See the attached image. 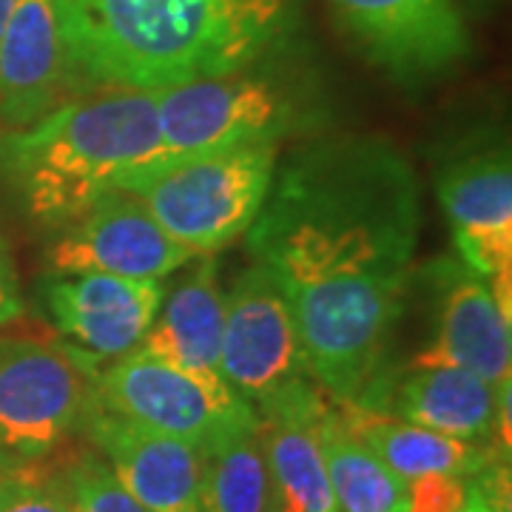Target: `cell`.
I'll list each match as a JSON object with an SVG mask.
<instances>
[{
	"instance_id": "cell-6",
	"label": "cell",
	"mask_w": 512,
	"mask_h": 512,
	"mask_svg": "<svg viewBox=\"0 0 512 512\" xmlns=\"http://www.w3.org/2000/svg\"><path fill=\"white\" fill-rule=\"evenodd\" d=\"M94 399L114 416L188 441L200 453L231 433L259 427L254 407L222 379L197 376L140 348L97 376Z\"/></svg>"
},
{
	"instance_id": "cell-26",
	"label": "cell",
	"mask_w": 512,
	"mask_h": 512,
	"mask_svg": "<svg viewBox=\"0 0 512 512\" xmlns=\"http://www.w3.org/2000/svg\"><path fill=\"white\" fill-rule=\"evenodd\" d=\"M20 313H23V299H20L15 259L9 254V245L0 237V325L15 322Z\"/></svg>"
},
{
	"instance_id": "cell-13",
	"label": "cell",
	"mask_w": 512,
	"mask_h": 512,
	"mask_svg": "<svg viewBox=\"0 0 512 512\" xmlns=\"http://www.w3.org/2000/svg\"><path fill=\"white\" fill-rule=\"evenodd\" d=\"M439 202L464 268L484 279L512 271V165L507 148L473 151L447 165L439 177Z\"/></svg>"
},
{
	"instance_id": "cell-24",
	"label": "cell",
	"mask_w": 512,
	"mask_h": 512,
	"mask_svg": "<svg viewBox=\"0 0 512 512\" xmlns=\"http://www.w3.org/2000/svg\"><path fill=\"white\" fill-rule=\"evenodd\" d=\"M467 504V478L430 473L404 484L399 512H461Z\"/></svg>"
},
{
	"instance_id": "cell-25",
	"label": "cell",
	"mask_w": 512,
	"mask_h": 512,
	"mask_svg": "<svg viewBox=\"0 0 512 512\" xmlns=\"http://www.w3.org/2000/svg\"><path fill=\"white\" fill-rule=\"evenodd\" d=\"M510 473L504 467H490L467 478V504L461 512H510Z\"/></svg>"
},
{
	"instance_id": "cell-1",
	"label": "cell",
	"mask_w": 512,
	"mask_h": 512,
	"mask_svg": "<svg viewBox=\"0 0 512 512\" xmlns=\"http://www.w3.org/2000/svg\"><path fill=\"white\" fill-rule=\"evenodd\" d=\"M419 231L413 165L379 137L299 151L245 231L248 251L285 293L311 376L339 404H359L379 379Z\"/></svg>"
},
{
	"instance_id": "cell-3",
	"label": "cell",
	"mask_w": 512,
	"mask_h": 512,
	"mask_svg": "<svg viewBox=\"0 0 512 512\" xmlns=\"http://www.w3.org/2000/svg\"><path fill=\"white\" fill-rule=\"evenodd\" d=\"M163 154L148 89H100L0 134V177L26 214L63 231Z\"/></svg>"
},
{
	"instance_id": "cell-27",
	"label": "cell",
	"mask_w": 512,
	"mask_h": 512,
	"mask_svg": "<svg viewBox=\"0 0 512 512\" xmlns=\"http://www.w3.org/2000/svg\"><path fill=\"white\" fill-rule=\"evenodd\" d=\"M15 3H18V0H0V37H3V32H6V23H9V18H12Z\"/></svg>"
},
{
	"instance_id": "cell-15",
	"label": "cell",
	"mask_w": 512,
	"mask_h": 512,
	"mask_svg": "<svg viewBox=\"0 0 512 512\" xmlns=\"http://www.w3.org/2000/svg\"><path fill=\"white\" fill-rule=\"evenodd\" d=\"M55 0H18L0 37V120L23 128L60 106L69 80Z\"/></svg>"
},
{
	"instance_id": "cell-28",
	"label": "cell",
	"mask_w": 512,
	"mask_h": 512,
	"mask_svg": "<svg viewBox=\"0 0 512 512\" xmlns=\"http://www.w3.org/2000/svg\"><path fill=\"white\" fill-rule=\"evenodd\" d=\"M396 512H399V510H396Z\"/></svg>"
},
{
	"instance_id": "cell-8",
	"label": "cell",
	"mask_w": 512,
	"mask_h": 512,
	"mask_svg": "<svg viewBox=\"0 0 512 512\" xmlns=\"http://www.w3.org/2000/svg\"><path fill=\"white\" fill-rule=\"evenodd\" d=\"M154 100L163 146L157 163L279 140L293 120L288 94L248 69L154 89Z\"/></svg>"
},
{
	"instance_id": "cell-5",
	"label": "cell",
	"mask_w": 512,
	"mask_h": 512,
	"mask_svg": "<svg viewBox=\"0 0 512 512\" xmlns=\"http://www.w3.org/2000/svg\"><path fill=\"white\" fill-rule=\"evenodd\" d=\"M89 365L40 339H0V467H40L80 433Z\"/></svg>"
},
{
	"instance_id": "cell-23",
	"label": "cell",
	"mask_w": 512,
	"mask_h": 512,
	"mask_svg": "<svg viewBox=\"0 0 512 512\" xmlns=\"http://www.w3.org/2000/svg\"><path fill=\"white\" fill-rule=\"evenodd\" d=\"M0 512H74L57 470L0 467Z\"/></svg>"
},
{
	"instance_id": "cell-17",
	"label": "cell",
	"mask_w": 512,
	"mask_h": 512,
	"mask_svg": "<svg viewBox=\"0 0 512 512\" xmlns=\"http://www.w3.org/2000/svg\"><path fill=\"white\" fill-rule=\"evenodd\" d=\"M498 387L501 384L484 382L461 367L413 362L390 387V393L384 390L365 407L450 439L487 444L493 439Z\"/></svg>"
},
{
	"instance_id": "cell-21",
	"label": "cell",
	"mask_w": 512,
	"mask_h": 512,
	"mask_svg": "<svg viewBox=\"0 0 512 512\" xmlns=\"http://www.w3.org/2000/svg\"><path fill=\"white\" fill-rule=\"evenodd\" d=\"M200 456L202 512H276L259 427L214 441Z\"/></svg>"
},
{
	"instance_id": "cell-18",
	"label": "cell",
	"mask_w": 512,
	"mask_h": 512,
	"mask_svg": "<svg viewBox=\"0 0 512 512\" xmlns=\"http://www.w3.org/2000/svg\"><path fill=\"white\" fill-rule=\"evenodd\" d=\"M197 259L200 262L171 291H165L163 305L140 350L205 379H222L220 345L225 325V291L220 265L214 254Z\"/></svg>"
},
{
	"instance_id": "cell-20",
	"label": "cell",
	"mask_w": 512,
	"mask_h": 512,
	"mask_svg": "<svg viewBox=\"0 0 512 512\" xmlns=\"http://www.w3.org/2000/svg\"><path fill=\"white\" fill-rule=\"evenodd\" d=\"M319 433L336 510L396 512L402 507L404 481L393 476L382 458L350 430L339 410L330 407Z\"/></svg>"
},
{
	"instance_id": "cell-14",
	"label": "cell",
	"mask_w": 512,
	"mask_h": 512,
	"mask_svg": "<svg viewBox=\"0 0 512 512\" xmlns=\"http://www.w3.org/2000/svg\"><path fill=\"white\" fill-rule=\"evenodd\" d=\"M436 313V339L416 365H453L484 382H512L510 316L498 308L490 282L464 265H444Z\"/></svg>"
},
{
	"instance_id": "cell-22",
	"label": "cell",
	"mask_w": 512,
	"mask_h": 512,
	"mask_svg": "<svg viewBox=\"0 0 512 512\" xmlns=\"http://www.w3.org/2000/svg\"><path fill=\"white\" fill-rule=\"evenodd\" d=\"M60 478L74 512H151L114 478L109 464L94 450H80L60 464Z\"/></svg>"
},
{
	"instance_id": "cell-10",
	"label": "cell",
	"mask_w": 512,
	"mask_h": 512,
	"mask_svg": "<svg viewBox=\"0 0 512 512\" xmlns=\"http://www.w3.org/2000/svg\"><path fill=\"white\" fill-rule=\"evenodd\" d=\"M384 72L416 83L470 55V32L453 0H328Z\"/></svg>"
},
{
	"instance_id": "cell-12",
	"label": "cell",
	"mask_w": 512,
	"mask_h": 512,
	"mask_svg": "<svg viewBox=\"0 0 512 512\" xmlns=\"http://www.w3.org/2000/svg\"><path fill=\"white\" fill-rule=\"evenodd\" d=\"M163 282L111 274H57L46 288L55 328L97 359H120L146 339L163 305Z\"/></svg>"
},
{
	"instance_id": "cell-11",
	"label": "cell",
	"mask_w": 512,
	"mask_h": 512,
	"mask_svg": "<svg viewBox=\"0 0 512 512\" xmlns=\"http://www.w3.org/2000/svg\"><path fill=\"white\" fill-rule=\"evenodd\" d=\"M80 433L143 507L151 512H202V456L194 444L120 419L97 399Z\"/></svg>"
},
{
	"instance_id": "cell-2",
	"label": "cell",
	"mask_w": 512,
	"mask_h": 512,
	"mask_svg": "<svg viewBox=\"0 0 512 512\" xmlns=\"http://www.w3.org/2000/svg\"><path fill=\"white\" fill-rule=\"evenodd\" d=\"M74 77L165 89L242 72L288 26L293 0H55Z\"/></svg>"
},
{
	"instance_id": "cell-7",
	"label": "cell",
	"mask_w": 512,
	"mask_h": 512,
	"mask_svg": "<svg viewBox=\"0 0 512 512\" xmlns=\"http://www.w3.org/2000/svg\"><path fill=\"white\" fill-rule=\"evenodd\" d=\"M220 376L256 416L319 387L285 293L259 262L245 268L225 293Z\"/></svg>"
},
{
	"instance_id": "cell-9",
	"label": "cell",
	"mask_w": 512,
	"mask_h": 512,
	"mask_svg": "<svg viewBox=\"0 0 512 512\" xmlns=\"http://www.w3.org/2000/svg\"><path fill=\"white\" fill-rule=\"evenodd\" d=\"M194 259L128 191L100 197L83 217L63 228L49 254L55 274H111L154 282H163Z\"/></svg>"
},
{
	"instance_id": "cell-4",
	"label": "cell",
	"mask_w": 512,
	"mask_h": 512,
	"mask_svg": "<svg viewBox=\"0 0 512 512\" xmlns=\"http://www.w3.org/2000/svg\"><path fill=\"white\" fill-rule=\"evenodd\" d=\"M276 140L188 154L131 174L134 194L168 237L194 256L217 254L259 217L276 177Z\"/></svg>"
},
{
	"instance_id": "cell-19",
	"label": "cell",
	"mask_w": 512,
	"mask_h": 512,
	"mask_svg": "<svg viewBox=\"0 0 512 512\" xmlns=\"http://www.w3.org/2000/svg\"><path fill=\"white\" fill-rule=\"evenodd\" d=\"M342 419L367 447L382 458V464L407 484L430 473H453L473 478L501 461V453L490 444L441 436L419 424L396 419L390 413L367 410L359 404H342Z\"/></svg>"
},
{
	"instance_id": "cell-16",
	"label": "cell",
	"mask_w": 512,
	"mask_h": 512,
	"mask_svg": "<svg viewBox=\"0 0 512 512\" xmlns=\"http://www.w3.org/2000/svg\"><path fill=\"white\" fill-rule=\"evenodd\" d=\"M328 410L325 390L316 387L259 416V441L271 476L276 512H339L319 433Z\"/></svg>"
}]
</instances>
